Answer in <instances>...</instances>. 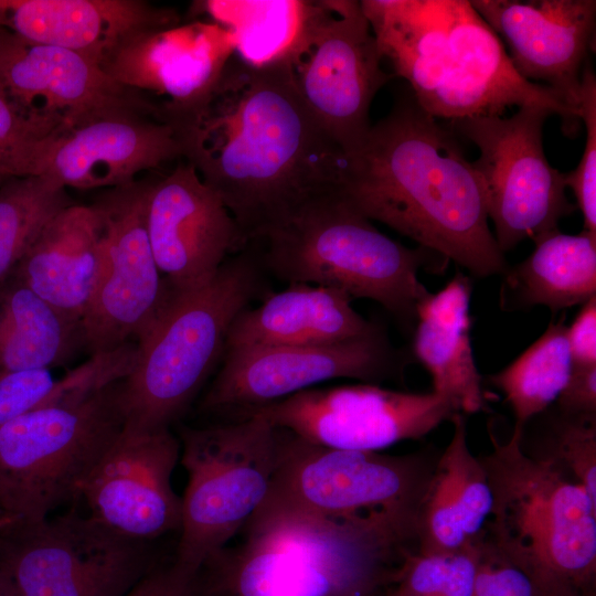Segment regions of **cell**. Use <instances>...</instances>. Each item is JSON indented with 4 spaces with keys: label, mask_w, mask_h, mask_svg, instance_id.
I'll list each match as a JSON object with an SVG mask.
<instances>
[{
    "label": "cell",
    "mask_w": 596,
    "mask_h": 596,
    "mask_svg": "<svg viewBox=\"0 0 596 596\" xmlns=\"http://www.w3.org/2000/svg\"><path fill=\"white\" fill-rule=\"evenodd\" d=\"M164 120L233 217L242 249L339 191L347 157L302 103L285 62L253 67L233 55L202 102Z\"/></svg>",
    "instance_id": "cell-1"
},
{
    "label": "cell",
    "mask_w": 596,
    "mask_h": 596,
    "mask_svg": "<svg viewBox=\"0 0 596 596\" xmlns=\"http://www.w3.org/2000/svg\"><path fill=\"white\" fill-rule=\"evenodd\" d=\"M358 213L472 275L509 268L489 227L480 178L455 136L412 93L372 125L347 157L338 191Z\"/></svg>",
    "instance_id": "cell-2"
},
{
    "label": "cell",
    "mask_w": 596,
    "mask_h": 596,
    "mask_svg": "<svg viewBox=\"0 0 596 596\" xmlns=\"http://www.w3.org/2000/svg\"><path fill=\"white\" fill-rule=\"evenodd\" d=\"M383 60L406 79L417 104L435 118L502 116L540 105L575 136L581 119L557 94L522 78L501 40L467 0L360 1Z\"/></svg>",
    "instance_id": "cell-3"
},
{
    "label": "cell",
    "mask_w": 596,
    "mask_h": 596,
    "mask_svg": "<svg viewBox=\"0 0 596 596\" xmlns=\"http://www.w3.org/2000/svg\"><path fill=\"white\" fill-rule=\"evenodd\" d=\"M246 540L205 564L216 596H380L417 552V522L383 511L252 517Z\"/></svg>",
    "instance_id": "cell-4"
},
{
    "label": "cell",
    "mask_w": 596,
    "mask_h": 596,
    "mask_svg": "<svg viewBox=\"0 0 596 596\" xmlns=\"http://www.w3.org/2000/svg\"><path fill=\"white\" fill-rule=\"evenodd\" d=\"M246 247L278 279L334 288L352 300H374L407 329L430 294L419 281V270L443 272L449 262L426 247L411 248L390 238L338 192L304 204Z\"/></svg>",
    "instance_id": "cell-5"
},
{
    "label": "cell",
    "mask_w": 596,
    "mask_h": 596,
    "mask_svg": "<svg viewBox=\"0 0 596 596\" xmlns=\"http://www.w3.org/2000/svg\"><path fill=\"white\" fill-rule=\"evenodd\" d=\"M479 459L492 492L481 534L526 573L540 596H594L596 502L574 481L525 456L518 434Z\"/></svg>",
    "instance_id": "cell-6"
},
{
    "label": "cell",
    "mask_w": 596,
    "mask_h": 596,
    "mask_svg": "<svg viewBox=\"0 0 596 596\" xmlns=\"http://www.w3.org/2000/svg\"><path fill=\"white\" fill-rule=\"evenodd\" d=\"M260 265L243 251L226 259L206 285L169 292L136 340V358L121 381L124 428H170L224 353L230 327L260 288Z\"/></svg>",
    "instance_id": "cell-7"
},
{
    "label": "cell",
    "mask_w": 596,
    "mask_h": 596,
    "mask_svg": "<svg viewBox=\"0 0 596 596\" xmlns=\"http://www.w3.org/2000/svg\"><path fill=\"white\" fill-rule=\"evenodd\" d=\"M121 381L34 408L0 427V494L26 521L78 500L79 488L124 428Z\"/></svg>",
    "instance_id": "cell-8"
},
{
    "label": "cell",
    "mask_w": 596,
    "mask_h": 596,
    "mask_svg": "<svg viewBox=\"0 0 596 596\" xmlns=\"http://www.w3.org/2000/svg\"><path fill=\"white\" fill-rule=\"evenodd\" d=\"M179 435L188 483L174 563L200 572L263 503L275 470L276 429L249 415L207 427H182Z\"/></svg>",
    "instance_id": "cell-9"
},
{
    "label": "cell",
    "mask_w": 596,
    "mask_h": 596,
    "mask_svg": "<svg viewBox=\"0 0 596 596\" xmlns=\"http://www.w3.org/2000/svg\"><path fill=\"white\" fill-rule=\"evenodd\" d=\"M275 429V470L253 517L344 518L383 511L417 522L438 458L434 453L396 456L334 449Z\"/></svg>",
    "instance_id": "cell-10"
},
{
    "label": "cell",
    "mask_w": 596,
    "mask_h": 596,
    "mask_svg": "<svg viewBox=\"0 0 596 596\" xmlns=\"http://www.w3.org/2000/svg\"><path fill=\"white\" fill-rule=\"evenodd\" d=\"M382 62L360 1H311L285 63L302 103L345 157L365 138L372 100L391 78Z\"/></svg>",
    "instance_id": "cell-11"
},
{
    "label": "cell",
    "mask_w": 596,
    "mask_h": 596,
    "mask_svg": "<svg viewBox=\"0 0 596 596\" xmlns=\"http://www.w3.org/2000/svg\"><path fill=\"white\" fill-rule=\"evenodd\" d=\"M153 565L151 543L120 536L75 509L0 526V567L18 596H123Z\"/></svg>",
    "instance_id": "cell-12"
},
{
    "label": "cell",
    "mask_w": 596,
    "mask_h": 596,
    "mask_svg": "<svg viewBox=\"0 0 596 596\" xmlns=\"http://www.w3.org/2000/svg\"><path fill=\"white\" fill-rule=\"evenodd\" d=\"M554 113L524 105L510 117L475 116L451 121L479 149L471 162L480 178L493 236L504 254L520 242H533L557 228L575 205L565 194L564 173L544 153L542 131Z\"/></svg>",
    "instance_id": "cell-13"
},
{
    "label": "cell",
    "mask_w": 596,
    "mask_h": 596,
    "mask_svg": "<svg viewBox=\"0 0 596 596\" xmlns=\"http://www.w3.org/2000/svg\"><path fill=\"white\" fill-rule=\"evenodd\" d=\"M149 116L114 113L25 137L6 157L1 183L13 177H42L65 189L128 184L140 171L182 157L173 127Z\"/></svg>",
    "instance_id": "cell-14"
},
{
    "label": "cell",
    "mask_w": 596,
    "mask_h": 596,
    "mask_svg": "<svg viewBox=\"0 0 596 596\" xmlns=\"http://www.w3.org/2000/svg\"><path fill=\"white\" fill-rule=\"evenodd\" d=\"M456 413L447 398L434 392L409 393L361 382L311 387L233 417L256 415L275 428L329 448L381 451L424 438Z\"/></svg>",
    "instance_id": "cell-15"
},
{
    "label": "cell",
    "mask_w": 596,
    "mask_h": 596,
    "mask_svg": "<svg viewBox=\"0 0 596 596\" xmlns=\"http://www.w3.org/2000/svg\"><path fill=\"white\" fill-rule=\"evenodd\" d=\"M201 409L228 414L263 406L334 379L379 384L403 376L407 359L377 327L327 345L247 347L224 350Z\"/></svg>",
    "instance_id": "cell-16"
},
{
    "label": "cell",
    "mask_w": 596,
    "mask_h": 596,
    "mask_svg": "<svg viewBox=\"0 0 596 596\" xmlns=\"http://www.w3.org/2000/svg\"><path fill=\"white\" fill-rule=\"evenodd\" d=\"M149 182L111 188L94 203L105 226L104 270L82 319L83 344L93 354L137 340L169 289L156 264L146 226Z\"/></svg>",
    "instance_id": "cell-17"
},
{
    "label": "cell",
    "mask_w": 596,
    "mask_h": 596,
    "mask_svg": "<svg viewBox=\"0 0 596 596\" xmlns=\"http://www.w3.org/2000/svg\"><path fill=\"white\" fill-rule=\"evenodd\" d=\"M0 87L28 123L26 137L121 111L160 118L158 106L117 83L94 60L28 42L2 28Z\"/></svg>",
    "instance_id": "cell-18"
},
{
    "label": "cell",
    "mask_w": 596,
    "mask_h": 596,
    "mask_svg": "<svg viewBox=\"0 0 596 596\" xmlns=\"http://www.w3.org/2000/svg\"><path fill=\"white\" fill-rule=\"evenodd\" d=\"M180 441L170 428H123L83 481L87 515L116 534L152 543L181 528V498L172 487Z\"/></svg>",
    "instance_id": "cell-19"
},
{
    "label": "cell",
    "mask_w": 596,
    "mask_h": 596,
    "mask_svg": "<svg viewBox=\"0 0 596 596\" xmlns=\"http://www.w3.org/2000/svg\"><path fill=\"white\" fill-rule=\"evenodd\" d=\"M146 226L159 272L175 291L206 285L240 249L233 217L188 161L149 182Z\"/></svg>",
    "instance_id": "cell-20"
},
{
    "label": "cell",
    "mask_w": 596,
    "mask_h": 596,
    "mask_svg": "<svg viewBox=\"0 0 596 596\" xmlns=\"http://www.w3.org/2000/svg\"><path fill=\"white\" fill-rule=\"evenodd\" d=\"M470 3L507 46L517 73L529 82L544 83L578 117L582 73L594 44L596 1Z\"/></svg>",
    "instance_id": "cell-21"
},
{
    "label": "cell",
    "mask_w": 596,
    "mask_h": 596,
    "mask_svg": "<svg viewBox=\"0 0 596 596\" xmlns=\"http://www.w3.org/2000/svg\"><path fill=\"white\" fill-rule=\"evenodd\" d=\"M233 55L234 36L227 29L196 20L136 33L100 66L127 88L163 97L164 120L202 102Z\"/></svg>",
    "instance_id": "cell-22"
},
{
    "label": "cell",
    "mask_w": 596,
    "mask_h": 596,
    "mask_svg": "<svg viewBox=\"0 0 596 596\" xmlns=\"http://www.w3.org/2000/svg\"><path fill=\"white\" fill-rule=\"evenodd\" d=\"M179 23L172 9L141 0H0V28L99 65L136 33Z\"/></svg>",
    "instance_id": "cell-23"
},
{
    "label": "cell",
    "mask_w": 596,
    "mask_h": 596,
    "mask_svg": "<svg viewBox=\"0 0 596 596\" xmlns=\"http://www.w3.org/2000/svg\"><path fill=\"white\" fill-rule=\"evenodd\" d=\"M105 264V226L93 205L54 215L12 273L40 297L82 322Z\"/></svg>",
    "instance_id": "cell-24"
},
{
    "label": "cell",
    "mask_w": 596,
    "mask_h": 596,
    "mask_svg": "<svg viewBox=\"0 0 596 596\" xmlns=\"http://www.w3.org/2000/svg\"><path fill=\"white\" fill-rule=\"evenodd\" d=\"M343 291L291 284L270 294L255 308H245L232 322L226 349L247 347L327 345L362 337L379 326L352 307Z\"/></svg>",
    "instance_id": "cell-25"
},
{
    "label": "cell",
    "mask_w": 596,
    "mask_h": 596,
    "mask_svg": "<svg viewBox=\"0 0 596 596\" xmlns=\"http://www.w3.org/2000/svg\"><path fill=\"white\" fill-rule=\"evenodd\" d=\"M454 433L438 456L417 517L419 553L467 547L482 534L492 509L486 470L468 445L464 414L450 419Z\"/></svg>",
    "instance_id": "cell-26"
},
{
    "label": "cell",
    "mask_w": 596,
    "mask_h": 596,
    "mask_svg": "<svg viewBox=\"0 0 596 596\" xmlns=\"http://www.w3.org/2000/svg\"><path fill=\"white\" fill-rule=\"evenodd\" d=\"M472 284L461 272L417 307L413 353L429 373L432 392L461 414L487 411V400L471 347Z\"/></svg>",
    "instance_id": "cell-27"
},
{
    "label": "cell",
    "mask_w": 596,
    "mask_h": 596,
    "mask_svg": "<svg viewBox=\"0 0 596 596\" xmlns=\"http://www.w3.org/2000/svg\"><path fill=\"white\" fill-rule=\"evenodd\" d=\"M596 296V236L558 230L534 241L533 252L503 274L500 307L505 311L545 306L552 313Z\"/></svg>",
    "instance_id": "cell-28"
},
{
    "label": "cell",
    "mask_w": 596,
    "mask_h": 596,
    "mask_svg": "<svg viewBox=\"0 0 596 596\" xmlns=\"http://www.w3.org/2000/svg\"><path fill=\"white\" fill-rule=\"evenodd\" d=\"M84 348L82 322L13 273L0 283V373L49 369Z\"/></svg>",
    "instance_id": "cell-29"
},
{
    "label": "cell",
    "mask_w": 596,
    "mask_h": 596,
    "mask_svg": "<svg viewBox=\"0 0 596 596\" xmlns=\"http://www.w3.org/2000/svg\"><path fill=\"white\" fill-rule=\"evenodd\" d=\"M311 1L206 0L196 1L204 14L234 36V56L263 67L285 62L301 35Z\"/></svg>",
    "instance_id": "cell-30"
},
{
    "label": "cell",
    "mask_w": 596,
    "mask_h": 596,
    "mask_svg": "<svg viewBox=\"0 0 596 596\" xmlns=\"http://www.w3.org/2000/svg\"><path fill=\"white\" fill-rule=\"evenodd\" d=\"M564 316L551 321L543 334L513 362L489 376L511 407L515 424L555 403L572 371Z\"/></svg>",
    "instance_id": "cell-31"
},
{
    "label": "cell",
    "mask_w": 596,
    "mask_h": 596,
    "mask_svg": "<svg viewBox=\"0 0 596 596\" xmlns=\"http://www.w3.org/2000/svg\"><path fill=\"white\" fill-rule=\"evenodd\" d=\"M513 430L525 456L574 481L596 502V414L552 404Z\"/></svg>",
    "instance_id": "cell-32"
},
{
    "label": "cell",
    "mask_w": 596,
    "mask_h": 596,
    "mask_svg": "<svg viewBox=\"0 0 596 596\" xmlns=\"http://www.w3.org/2000/svg\"><path fill=\"white\" fill-rule=\"evenodd\" d=\"M71 204L65 188L42 177H13L0 184V283L46 223Z\"/></svg>",
    "instance_id": "cell-33"
},
{
    "label": "cell",
    "mask_w": 596,
    "mask_h": 596,
    "mask_svg": "<svg viewBox=\"0 0 596 596\" xmlns=\"http://www.w3.org/2000/svg\"><path fill=\"white\" fill-rule=\"evenodd\" d=\"M478 561L479 539L459 551L415 552L407 558L394 593L397 596H472Z\"/></svg>",
    "instance_id": "cell-34"
},
{
    "label": "cell",
    "mask_w": 596,
    "mask_h": 596,
    "mask_svg": "<svg viewBox=\"0 0 596 596\" xmlns=\"http://www.w3.org/2000/svg\"><path fill=\"white\" fill-rule=\"evenodd\" d=\"M578 117L584 123L586 139L578 166L564 173L583 215V231L596 236V76L587 61L582 73Z\"/></svg>",
    "instance_id": "cell-35"
},
{
    "label": "cell",
    "mask_w": 596,
    "mask_h": 596,
    "mask_svg": "<svg viewBox=\"0 0 596 596\" xmlns=\"http://www.w3.org/2000/svg\"><path fill=\"white\" fill-rule=\"evenodd\" d=\"M57 382L49 369L6 372L0 375V427L51 402Z\"/></svg>",
    "instance_id": "cell-36"
},
{
    "label": "cell",
    "mask_w": 596,
    "mask_h": 596,
    "mask_svg": "<svg viewBox=\"0 0 596 596\" xmlns=\"http://www.w3.org/2000/svg\"><path fill=\"white\" fill-rule=\"evenodd\" d=\"M472 596H540L530 576L479 538Z\"/></svg>",
    "instance_id": "cell-37"
},
{
    "label": "cell",
    "mask_w": 596,
    "mask_h": 596,
    "mask_svg": "<svg viewBox=\"0 0 596 596\" xmlns=\"http://www.w3.org/2000/svg\"><path fill=\"white\" fill-rule=\"evenodd\" d=\"M123 596H212L204 573L178 564L152 566Z\"/></svg>",
    "instance_id": "cell-38"
},
{
    "label": "cell",
    "mask_w": 596,
    "mask_h": 596,
    "mask_svg": "<svg viewBox=\"0 0 596 596\" xmlns=\"http://www.w3.org/2000/svg\"><path fill=\"white\" fill-rule=\"evenodd\" d=\"M566 337L573 365L596 364V296L582 305Z\"/></svg>",
    "instance_id": "cell-39"
},
{
    "label": "cell",
    "mask_w": 596,
    "mask_h": 596,
    "mask_svg": "<svg viewBox=\"0 0 596 596\" xmlns=\"http://www.w3.org/2000/svg\"><path fill=\"white\" fill-rule=\"evenodd\" d=\"M573 414H596V364L576 366L554 403Z\"/></svg>",
    "instance_id": "cell-40"
},
{
    "label": "cell",
    "mask_w": 596,
    "mask_h": 596,
    "mask_svg": "<svg viewBox=\"0 0 596 596\" xmlns=\"http://www.w3.org/2000/svg\"><path fill=\"white\" fill-rule=\"evenodd\" d=\"M29 134L28 123L0 87V168L12 147Z\"/></svg>",
    "instance_id": "cell-41"
},
{
    "label": "cell",
    "mask_w": 596,
    "mask_h": 596,
    "mask_svg": "<svg viewBox=\"0 0 596 596\" xmlns=\"http://www.w3.org/2000/svg\"><path fill=\"white\" fill-rule=\"evenodd\" d=\"M0 596H18L9 575L0 567Z\"/></svg>",
    "instance_id": "cell-42"
},
{
    "label": "cell",
    "mask_w": 596,
    "mask_h": 596,
    "mask_svg": "<svg viewBox=\"0 0 596 596\" xmlns=\"http://www.w3.org/2000/svg\"><path fill=\"white\" fill-rule=\"evenodd\" d=\"M9 518H18V517H14V515H11L6 507H4V503H3V500L1 498V494H0V520H4V519H9Z\"/></svg>",
    "instance_id": "cell-43"
},
{
    "label": "cell",
    "mask_w": 596,
    "mask_h": 596,
    "mask_svg": "<svg viewBox=\"0 0 596 596\" xmlns=\"http://www.w3.org/2000/svg\"><path fill=\"white\" fill-rule=\"evenodd\" d=\"M15 518H9V519H4V520H0V526H2L3 524L14 520Z\"/></svg>",
    "instance_id": "cell-44"
},
{
    "label": "cell",
    "mask_w": 596,
    "mask_h": 596,
    "mask_svg": "<svg viewBox=\"0 0 596 596\" xmlns=\"http://www.w3.org/2000/svg\"><path fill=\"white\" fill-rule=\"evenodd\" d=\"M384 596H397V595H396V594L394 593V590H393V592H391V593H389V594H386V595H384Z\"/></svg>",
    "instance_id": "cell-45"
},
{
    "label": "cell",
    "mask_w": 596,
    "mask_h": 596,
    "mask_svg": "<svg viewBox=\"0 0 596 596\" xmlns=\"http://www.w3.org/2000/svg\"><path fill=\"white\" fill-rule=\"evenodd\" d=\"M1 374H2V373H0V375H1Z\"/></svg>",
    "instance_id": "cell-46"
}]
</instances>
